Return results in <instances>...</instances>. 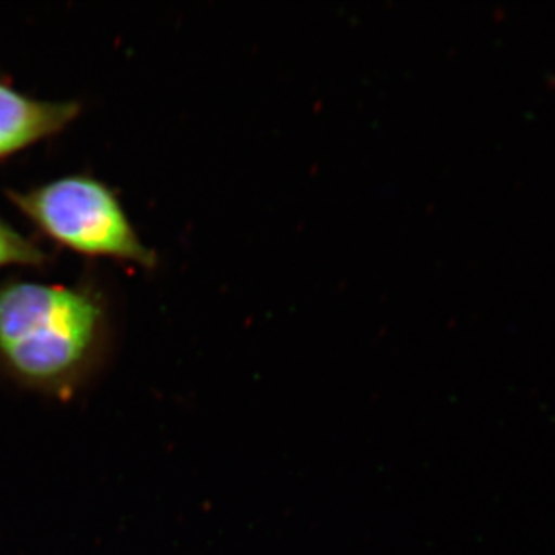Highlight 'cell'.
I'll list each match as a JSON object with an SVG mask.
<instances>
[{
	"label": "cell",
	"mask_w": 555,
	"mask_h": 555,
	"mask_svg": "<svg viewBox=\"0 0 555 555\" xmlns=\"http://www.w3.org/2000/svg\"><path fill=\"white\" fill-rule=\"evenodd\" d=\"M80 112L78 100H38L0 79V160L60 133Z\"/></svg>",
	"instance_id": "3"
},
{
	"label": "cell",
	"mask_w": 555,
	"mask_h": 555,
	"mask_svg": "<svg viewBox=\"0 0 555 555\" xmlns=\"http://www.w3.org/2000/svg\"><path fill=\"white\" fill-rule=\"evenodd\" d=\"M53 259V255L40 246L38 241L28 238L5 219L0 218V268H7V266L47 268Z\"/></svg>",
	"instance_id": "4"
},
{
	"label": "cell",
	"mask_w": 555,
	"mask_h": 555,
	"mask_svg": "<svg viewBox=\"0 0 555 555\" xmlns=\"http://www.w3.org/2000/svg\"><path fill=\"white\" fill-rule=\"evenodd\" d=\"M5 195L47 238L76 254L149 270L158 266L115 190L94 175H62L25 190L7 189Z\"/></svg>",
	"instance_id": "2"
},
{
	"label": "cell",
	"mask_w": 555,
	"mask_h": 555,
	"mask_svg": "<svg viewBox=\"0 0 555 555\" xmlns=\"http://www.w3.org/2000/svg\"><path fill=\"white\" fill-rule=\"evenodd\" d=\"M108 339L107 297L89 278L0 280V364L25 386L72 392L100 364Z\"/></svg>",
	"instance_id": "1"
}]
</instances>
